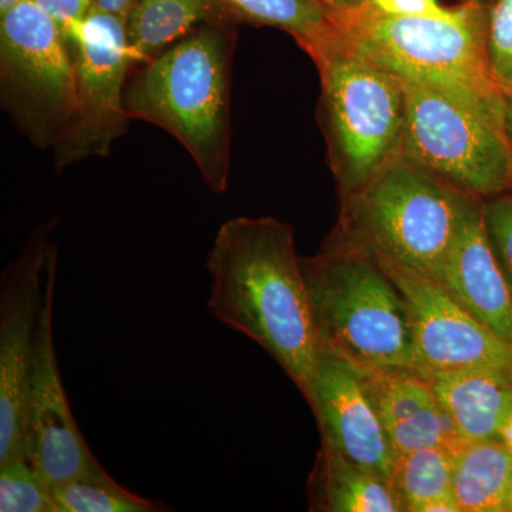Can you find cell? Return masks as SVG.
Segmentation results:
<instances>
[{"label":"cell","mask_w":512,"mask_h":512,"mask_svg":"<svg viewBox=\"0 0 512 512\" xmlns=\"http://www.w3.org/2000/svg\"><path fill=\"white\" fill-rule=\"evenodd\" d=\"M490 5L461 2L436 18L389 16L365 5L332 13L343 42L399 79L446 94L505 127V93L488 60Z\"/></svg>","instance_id":"cell-2"},{"label":"cell","mask_w":512,"mask_h":512,"mask_svg":"<svg viewBox=\"0 0 512 512\" xmlns=\"http://www.w3.org/2000/svg\"><path fill=\"white\" fill-rule=\"evenodd\" d=\"M488 60L504 93L512 89V0L490 5L487 37Z\"/></svg>","instance_id":"cell-24"},{"label":"cell","mask_w":512,"mask_h":512,"mask_svg":"<svg viewBox=\"0 0 512 512\" xmlns=\"http://www.w3.org/2000/svg\"><path fill=\"white\" fill-rule=\"evenodd\" d=\"M356 370L379 413L394 456L426 447L454 450L463 443L429 376L410 366L356 367Z\"/></svg>","instance_id":"cell-14"},{"label":"cell","mask_w":512,"mask_h":512,"mask_svg":"<svg viewBox=\"0 0 512 512\" xmlns=\"http://www.w3.org/2000/svg\"><path fill=\"white\" fill-rule=\"evenodd\" d=\"M207 269L211 315L254 340L308 396L320 349L292 225L274 217L224 222Z\"/></svg>","instance_id":"cell-1"},{"label":"cell","mask_w":512,"mask_h":512,"mask_svg":"<svg viewBox=\"0 0 512 512\" xmlns=\"http://www.w3.org/2000/svg\"><path fill=\"white\" fill-rule=\"evenodd\" d=\"M309 511L403 512L392 484L322 443L308 480Z\"/></svg>","instance_id":"cell-17"},{"label":"cell","mask_w":512,"mask_h":512,"mask_svg":"<svg viewBox=\"0 0 512 512\" xmlns=\"http://www.w3.org/2000/svg\"><path fill=\"white\" fill-rule=\"evenodd\" d=\"M301 266L320 355L356 367H413L409 306L373 256L325 242Z\"/></svg>","instance_id":"cell-5"},{"label":"cell","mask_w":512,"mask_h":512,"mask_svg":"<svg viewBox=\"0 0 512 512\" xmlns=\"http://www.w3.org/2000/svg\"><path fill=\"white\" fill-rule=\"evenodd\" d=\"M0 511L55 512L53 487L26 456L0 464Z\"/></svg>","instance_id":"cell-23"},{"label":"cell","mask_w":512,"mask_h":512,"mask_svg":"<svg viewBox=\"0 0 512 512\" xmlns=\"http://www.w3.org/2000/svg\"><path fill=\"white\" fill-rule=\"evenodd\" d=\"M218 20H229L218 0H137L127 18L131 59L146 63L205 23Z\"/></svg>","instance_id":"cell-18"},{"label":"cell","mask_w":512,"mask_h":512,"mask_svg":"<svg viewBox=\"0 0 512 512\" xmlns=\"http://www.w3.org/2000/svg\"><path fill=\"white\" fill-rule=\"evenodd\" d=\"M512 454L500 439L453 450V494L461 512H508Z\"/></svg>","instance_id":"cell-19"},{"label":"cell","mask_w":512,"mask_h":512,"mask_svg":"<svg viewBox=\"0 0 512 512\" xmlns=\"http://www.w3.org/2000/svg\"><path fill=\"white\" fill-rule=\"evenodd\" d=\"M373 8L389 16L403 18H436L444 16L450 10L439 0H369Z\"/></svg>","instance_id":"cell-26"},{"label":"cell","mask_w":512,"mask_h":512,"mask_svg":"<svg viewBox=\"0 0 512 512\" xmlns=\"http://www.w3.org/2000/svg\"><path fill=\"white\" fill-rule=\"evenodd\" d=\"M76 69L77 103L72 126L53 147L59 168L87 157H107L126 131L124 86L133 64L127 20L90 9L63 30Z\"/></svg>","instance_id":"cell-9"},{"label":"cell","mask_w":512,"mask_h":512,"mask_svg":"<svg viewBox=\"0 0 512 512\" xmlns=\"http://www.w3.org/2000/svg\"><path fill=\"white\" fill-rule=\"evenodd\" d=\"M56 268L57 249L53 245L47 264L45 306L23 423L26 457L50 487L74 478L107 474L77 427L60 376L53 339Z\"/></svg>","instance_id":"cell-11"},{"label":"cell","mask_w":512,"mask_h":512,"mask_svg":"<svg viewBox=\"0 0 512 512\" xmlns=\"http://www.w3.org/2000/svg\"><path fill=\"white\" fill-rule=\"evenodd\" d=\"M0 99L39 148L55 147L76 114V69L59 23L35 0L0 15Z\"/></svg>","instance_id":"cell-7"},{"label":"cell","mask_w":512,"mask_h":512,"mask_svg":"<svg viewBox=\"0 0 512 512\" xmlns=\"http://www.w3.org/2000/svg\"><path fill=\"white\" fill-rule=\"evenodd\" d=\"M55 512H163L167 505L121 487L110 474L74 478L53 487Z\"/></svg>","instance_id":"cell-22"},{"label":"cell","mask_w":512,"mask_h":512,"mask_svg":"<svg viewBox=\"0 0 512 512\" xmlns=\"http://www.w3.org/2000/svg\"><path fill=\"white\" fill-rule=\"evenodd\" d=\"M57 218L30 234L0 288V464L26 456L25 404L45 306L50 242Z\"/></svg>","instance_id":"cell-10"},{"label":"cell","mask_w":512,"mask_h":512,"mask_svg":"<svg viewBox=\"0 0 512 512\" xmlns=\"http://www.w3.org/2000/svg\"><path fill=\"white\" fill-rule=\"evenodd\" d=\"M483 221L495 259L512 291V192L485 198Z\"/></svg>","instance_id":"cell-25"},{"label":"cell","mask_w":512,"mask_h":512,"mask_svg":"<svg viewBox=\"0 0 512 512\" xmlns=\"http://www.w3.org/2000/svg\"><path fill=\"white\" fill-rule=\"evenodd\" d=\"M137 0H93L92 8L126 19Z\"/></svg>","instance_id":"cell-28"},{"label":"cell","mask_w":512,"mask_h":512,"mask_svg":"<svg viewBox=\"0 0 512 512\" xmlns=\"http://www.w3.org/2000/svg\"><path fill=\"white\" fill-rule=\"evenodd\" d=\"M505 127L512 143V89L505 92Z\"/></svg>","instance_id":"cell-31"},{"label":"cell","mask_w":512,"mask_h":512,"mask_svg":"<svg viewBox=\"0 0 512 512\" xmlns=\"http://www.w3.org/2000/svg\"><path fill=\"white\" fill-rule=\"evenodd\" d=\"M498 439L503 441L504 446L507 447L512 454V412L508 414L507 419H505L503 427H501L500 436H498Z\"/></svg>","instance_id":"cell-30"},{"label":"cell","mask_w":512,"mask_h":512,"mask_svg":"<svg viewBox=\"0 0 512 512\" xmlns=\"http://www.w3.org/2000/svg\"><path fill=\"white\" fill-rule=\"evenodd\" d=\"M390 484L403 512H461L453 494L450 448H419L397 456Z\"/></svg>","instance_id":"cell-20"},{"label":"cell","mask_w":512,"mask_h":512,"mask_svg":"<svg viewBox=\"0 0 512 512\" xmlns=\"http://www.w3.org/2000/svg\"><path fill=\"white\" fill-rule=\"evenodd\" d=\"M235 23H251L284 30L312 56L335 32L320 0H218Z\"/></svg>","instance_id":"cell-21"},{"label":"cell","mask_w":512,"mask_h":512,"mask_svg":"<svg viewBox=\"0 0 512 512\" xmlns=\"http://www.w3.org/2000/svg\"><path fill=\"white\" fill-rule=\"evenodd\" d=\"M376 261L409 306L414 369L426 375L481 367L512 372V345L478 322L436 279L394 262Z\"/></svg>","instance_id":"cell-12"},{"label":"cell","mask_w":512,"mask_h":512,"mask_svg":"<svg viewBox=\"0 0 512 512\" xmlns=\"http://www.w3.org/2000/svg\"><path fill=\"white\" fill-rule=\"evenodd\" d=\"M367 0H320L329 15L332 13L348 12V10L359 8V6L365 5Z\"/></svg>","instance_id":"cell-29"},{"label":"cell","mask_w":512,"mask_h":512,"mask_svg":"<svg viewBox=\"0 0 512 512\" xmlns=\"http://www.w3.org/2000/svg\"><path fill=\"white\" fill-rule=\"evenodd\" d=\"M431 278L485 328L512 345V291L488 241L481 198L468 208L453 247Z\"/></svg>","instance_id":"cell-15"},{"label":"cell","mask_w":512,"mask_h":512,"mask_svg":"<svg viewBox=\"0 0 512 512\" xmlns=\"http://www.w3.org/2000/svg\"><path fill=\"white\" fill-rule=\"evenodd\" d=\"M461 2H480L485 3V5H491V3L494 2V0H461Z\"/></svg>","instance_id":"cell-33"},{"label":"cell","mask_w":512,"mask_h":512,"mask_svg":"<svg viewBox=\"0 0 512 512\" xmlns=\"http://www.w3.org/2000/svg\"><path fill=\"white\" fill-rule=\"evenodd\" d=\"M402 82L407 99L402 153L481 200L512 192L507 131L444 93Z\"/></svg>","instance_id":"cell-8"},{"label":"cell","mask_w":512,"mask_h":512,"mask_svg":"<svg viewBox=\"0 0 512 512\" xmlns=\"http://www.w3.org/2000/svg\"><path fill=\"white\" fill-rule=\"evenodd\" d=\"M20 2H22V0H0V15H3V13L8 12V10L15 8V6L19 5Z\"/></svg>","instance_id":"cell-32"},{"label":"cell","mask_w":512,"mask_h":512,"mask_svg":"<svg viewBox=\"0 0 512 512\" xmlns=\"http://www.w3.org/2000/svg\"><path fill=\"white\" fill-rule=\"evenodd\" d=\"M508 512H512V483L510 488V495H508Z\"/></svg>","instance_id":"cell-34"},{"label":"cell","mask_w":512,"mask_h":512,"mask_svg":"<svg viewBox=\"0 0 512 512\" xmlns=\"http://www.w3.org/2000/svg\"><path fill=\"white\" fill-rule=\"evenodd\" d=\"M305 399L318 421L322 443L392 483L396 456L355 366L320 355Z\"/></svg>","instance_id":"cell-13"},{"label":"cell","mask_w":512,"mask_h":512,"mask_svg":"<svg viewBox=\"0 0 512 512\" xmlns=\"http://www.w3.org/2000/svg\"><path fill=\"white\" fill-rule=\"evenodd\" d=\"M311 59L322 86L320 126L342 198L402 153L406 92L396 74L360 55L336 30Z\"/></svg>","instance_id":"cell-6"},{"label":"cell","mask_w":512,"mask_h":512,"mask_svg":"<svg viewBox=\"0 0 512 512\" xmlns=\"http://www.w3.org/2000/svg\"><path fill=\"white\" fill-rule=\"evenodd\" d=\"M427 376L463 443L498 439L512 412L510 370L481 367Z\"/></svg>","instance_id":"cell-16"},{"label":"cell","mask_w":512,"mask_h":512,"mask_svg":"<svg viewBox=\"0 0 512 512\" xmlns=\"http://www.w3.org/2000/svg\"><path fill=\"white\" fill-rule=\"evenodd\" d=\"M235 23H205L143 63L124 93L130 119L183 144L211 191L227 190L231 161V66Z\"/></svg>","instance_id":"cell-3"},{"label":"cell","mask_w":512,"mask_h":512,"mask_svg":"<svg viewBox=\"0 0 512 512\" xmlns=\"http://www.w3.org/2000/svg\"><path fill=\"white\" fill-rule=\"evenodd\" d=\"M477 198L400 153L339 198L338 222L325 242L434 276Z\"/></svg>","instance_id":"cell-4"},{"label":"cell","mask_w":512,"mask_h":512,"mask_svg":"<svg viewBox=\"0 0 512 512\" xmlns=\"http://www.w3.org/2000/svg\"><path fill=\"white\" fill-rule=\"evenodd\" d=\"M59 23L62 30L86 18L93 6V0H35Z\"/></svg>","instance_id":"cell-27"}]
</instances>
